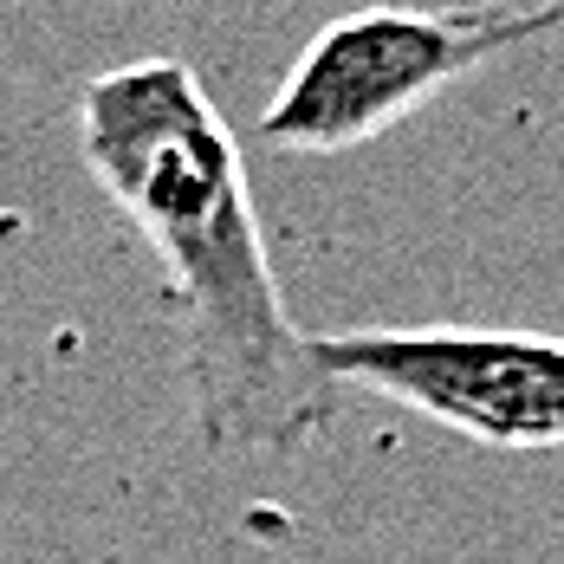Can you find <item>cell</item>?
<instances>
[{
  "label": "cell",
  "instance_id": "obj_3",
  "mask_svg": "<svg viewBox=\"0 0 564 564\" xmlns=\"http://www.w3.org/2000/svg\"><path fill=\"white\" fill-rule=\"evenodd\" d=\"M338 390H370L480 448H564V338L494 325H383L312 338Z\"/></svg>",
  "mask_w": 564,
  "mask_h": 564
},
{
  "label": "cell",
  "instance_id": "obj_1",
  "mask_svg": "<svg viewBox=\"0 0 564 564\" xmlns=\"http://www.w3.org/2000/svg\"><path fill=\"white\" fill-rule=\"evenodd\" d=\"M78 143L98 188L163 260L182 377L215 454H292L338 415L312 332L285 312L247 156L182 58H130L85 85Z\"/></svg>",
  "mask_w": 564,
  "mask_h": 564
},
{
  "label": "cell",
  "instance_id": "obj_2",
  "mask_svg": "<svg viewBox=\"0 0 564 564\" xmlns=\"http://www.w3.org/2000/svg\"><path fill=\"white\" fill-rule=\"evenodd\" d=\"M564 20L552 7H357L305 40L285 65L273 105L260 111L267 150L285 156H338L377 143L409 111L435 105L448 85L519 53Z\"/></svg>",
  "mask_w": 564,
  "mask_h": 564
}]
</instances>
